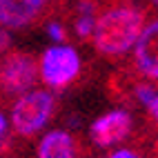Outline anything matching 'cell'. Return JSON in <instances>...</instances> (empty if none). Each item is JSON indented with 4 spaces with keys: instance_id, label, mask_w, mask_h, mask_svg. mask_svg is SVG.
<instances>
[{
    "instance_id": "obj_9",
    "label": "cell",
    "mask_w": 158,
    "mask_h": 158,
    "mask_svg": "<svg viewBox=\"0 0 158 158\" xmlns=\"http://www.w3.org/2000/svg\"><path fill=\"white\" fill-rule=\"evenodd\" d=\"M98 14V0H73V29L80 40H91Z\"/></svg>"
},
{
    "instance_id": "obj_2",
    "label": "cell",
    "mask_w": 158,
    "mask_h": 158,
    "mask_svg": "<svg viewBox=\"0 0 158 158\" xmlns=\"http://www.w3.org/2000/svg\"><path fill=\"white\" fill-rule=\"evenodd\" d=\"M56 111V96L49 89H29L27 94L18 96L11 105L9 120H11L14 134L31 138L51 120Z\"/></svg>"
},
{
    "instance_id": "obj_4",
    "label": "cell",
    "mask_w": 158,
    "mask_h": 158,
    "mask_svg": "<svg viewBox=\"0 0 158 158\" xmlns=\"http://www.w3.org/2000/svg\"><path fill=\"white\" fill-rule=\"evenodd\" d=\"M40 78V60L27 51H7L0 56V89L7 96H23L36 87Z\"/></svg>"
},
{
    "instance_id": "obj_16",
    "label": "cell",
    "mask_w": 158,
    "mask_h": 158,
    "mask_svg": "<svg viewBox=\"0 0 158 158\" xmlns=\"http://www.w3.org/2000/svg\"><path fill=\"white\" fill-rule=\"evenodd\" d=\"M0 91H2V89H0Z\"/></svg>"
},
{
    "instance_id": "obj_12",
    "label": "cell",
    "mask_w": 158,
    "mask_h": 158,
    "mask_svg": "<svg viewBox=\"0 0 158 158\" xmlns=\"http://www.w3.org/2000/svg\"><path fill=\"white\" fill-rule=\"evenodd\" d=\"M9 127H11V120H7V118H5V114L0 111V147L5 145L7 136H9Z\"/></svg>"
},
{
    "instance_id": "obj_6",
    "label": "cell",
    "mask_w": 158,
    "mask_h": 158,
    "mask_svg": "<svg viewBox=\"0 0 158 158\" xmlns=\"http://www.w3.org/2000/svg\"><path fill=\"white\" fill-rule=\"evenodd\" d=\"M131 69L138 78L158 80V18L145 25L138 43L131 49Z\"/></svg>"
},
{
    "instance_id": "obj_14",
    "label": "cell",
    "mask_w": 158,
    "mask_h": 158,
    "mask_svg": "<svg viewBox=\"0 0 158 158\" xmlns=\"http://www.w3.org/2000/svg\"><path fill=\"white\" fill-rule=\"evenodd\" d=\"M147 114H149V118L154 123H158V94H156V98L149 102V107H147Z\"/></svg>"
},
{
    "instance_id": "obj_7",
    "label": "cell",
    "mask_w": 158,
    "mask_h": 158,
    "mask_svg": "<svg viewBox=\"0 0 158 158\" xmlns=\"http://www.w3.org/2000/svg\"><path fill=\"white\" fill-rule=\"evenodd\" d=\"M45 9V0H0V25L23 29L36 23Z\"/></svg>"
},
{
    "instance_id": "obj_15",
    "label": "cell",
    "mask_w": 158,
    "mask_h": 158,
    "mask_svg": "<svg viewBox=\"0 0 158 158\" xmlns=\"http://www.w3.org/2000/svg\"><path fill=\"white\" fill-rule=\"evenodd\" d=\"M149 5H152V7H156V9H158V0H149Z\"/></svg>"
},
{
    "instance_id": "obj_3",
    "label": "cell",
    "mask_w": 158,
    "mask_h": 158,
    "mask_svg": "<svg viewBox=\"0 0 158 158\" xmlns=\"http://www.w3.org/2000/svg\"><path fill=\"white\" fill-rule=\"evenodd\" d=\"M80 69H82V60L78 51L69 45L56 43L47 47L40 56V80L54 91L67 89L80 76Z\"/></svg>"
},
{
    "instance_id": "obj_1",
    "label": "cell",
    "mask_w": 158,
    "mask_h": 158,
    "mask_svg": "<svg viewBox=\"0 0 158 158\" xmlns=\"http://www.w3.org/2000/svg\"><path fill=\"white\" fill-rule=\"evenodd\" d=\"M145 11L131 2H111L100 9L94 29V49L105 58H120L136 47L145 29Z\"/></svg>"
},
{
    "instance_id": "obj_5",
    "label": "cell",
    "mask_w": 158,
    "mask_h": 158,
    "mask_svg": "<svg viewBox=\"0 0 158 158\" xmlns=\"http://www.w3.org/2000/svg\"><path fill=\"white\" fill-rule=\"evenodd\" d=\"M134 129V118L127 109H111L107 114L98 116L89 127V136L94 145L109 149V147L123 143Z\"/></svg>"
},
{
    "instance_id": "obj_10",
    "label": "cell",
    "mask_w": 158,
    "mask_h": 158,
    "mask_svg": "<svg viewBox=\"0 0 158 158\" xmlns=\"http://www.w3.org/2000/svg\"><path fill=\"white\" fill-rule=\"evenodd\" d=\"M47 34L49 38L54 40V43H65V38H67V29L62 23H58V20H51V23H47Z\"/></svg>"
},
{
    "instance_id": "obj_8",
    "label": "cell",
    "mask_w": 158,
    "mask_h": 158,
    "mask_svg": "<svg viewBox=\"0 0 158 158\" xmlns=\"http://www.w3.org/2000/svg\"><path fill=\"white\" fill-rule=\"evenodd\" d=\"M36 158H78V140L67 129H49L38 140Z\"/></svg>"
},
{
    "instance_id": "obj_13",
    "label": "cell",
    "mask_w": 158,
    "mask_h": 158,
    "mask_svg": "<svg viewBox=\"0 0 158 158\" xmlns=\"http://www.w3.org/2000/svg\"><path fill=\"white\" fill-rule=\"evenodd\" d=\"M105 158H140V156L136 154L134 149H116V152H111L109 156H105Z\"/></svg>"
},
{
    "instance_id": "obj_11",
    "label": "cell",
    "mask_w": 158,
    "mask_h": 158,
    "mask_svg": "<svg viewBox=\"0 0 158 158\" xmlns=\"http://www.w3.org/2000/svg\"><path fill=\"white\" fill-rule=\"evenodd\" d=\"M9 47H11V36H9V29L0 25V56L7 54Z\"/></svg>"
}]
</instances>
